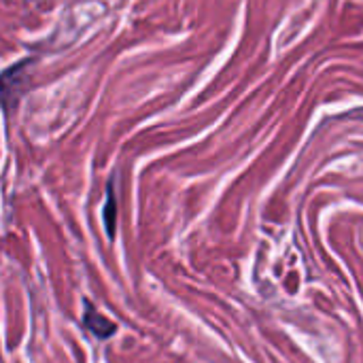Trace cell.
Masks as SVG:
<instances>
[{
  "mask_svg": "<svg viewBox=\"0 0 363 363\" xmlns=\"http://www.w3.org/2000/svg\"><path fill=\"white\" fill-rule=\"evenodd\" d=\"M28 64H30V60H21L13 68L4 70L0 74V102L4 106V111H11L17 104V98L21 96V89H23L19 83H23V72H26Z\"/></svg>",
  "mask_w": 363,
  "mask_h": 363,
  "instance_id": "6da1fadb",
  "label": "cell"
},
{
  "mask_svg": "<svg viewBox=\"0 0 363 363\" xmlns=\"http://www.w3.org/2000/svg\"><path fill=\"white\" fill-rule=\"evenodd\" d=\"M83 325H85L98 340H106V338L115 336V332H117V325H115L113 321H108L106 317H102L94 306H89V302H85Z\"/></svg>",
  "mask_w": 363,
  "mask_h": 363,
  "instance_id": "7a4b0ae2",
  "label": "cell"
},
{
  "mask_svg": "<svg viewBox=\"0 0 363 363\" xmlns=\"http://www.w3.org/2000/svg\"><path fill=\"white\" fill-rule=\"evenodd\" d=\"M106 194L108 196H106V204H104V228H106L108 238L113 240L115 238V228H117V198H115L113 185H108Z\"/></svg>",
  "mask_w": 363,
  "mask_h": 363,
  "instance_id": "3957f363",
  "label": "cell"
}]
</instances>
